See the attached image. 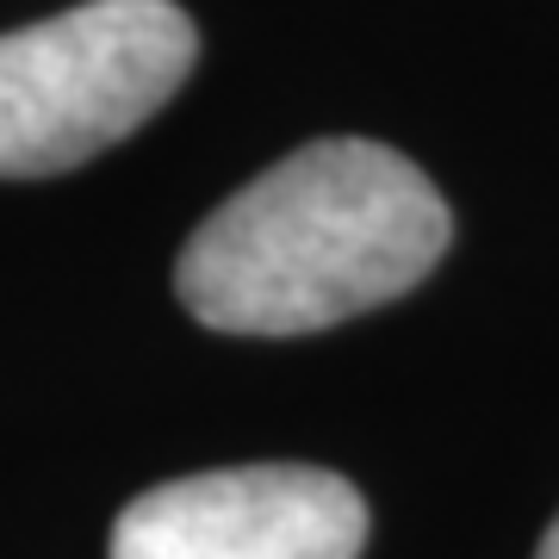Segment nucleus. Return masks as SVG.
Wrapping results in <instances>:
<instances>
[{"instance_id":"nucleus-1","label":"nucleus","mask_w":559,"mask_h":559,"mask_svg":"<svg viewBox=\"0 0 559 559\" xmlns=\"http://www.w3.org/2000/svg\"><path fill=\"white\" fill-rule=\"evenodd\" d=\"M448 237L454 218L411 156L367 138H318L193 230L175 293L224 336H305L411 293Z\"/></svg>"},{"instance_id":"nucleus-3","label":"nucleus","mask_w":559,"mask_h":559,"mask_svg":"<svg viewBox=\"0 0 559 559\" xmlns=\"http://www.w3.org/2000/svg\"><path fill=\"white\" fill-rule=\"evenodd\" d=\"M367 503L323 466H224L143 491L112 522V559H360Z\"/></svg>"},{"instance_id":"nucleus-2","label":"nucleus","mask_w":559,"mask_h":559,"mask_svg":"<svg viewBox=\"0 0 559 559\" xmlns=\"http://www.w3.org/2000/svg\"><path fill=\"white\" fill-rule=\"evenodd\" d=\"M200 32L175 0H87L0 32V180L62 175L180 94Z\"/></svg>"},{"instance_id":"nucleus-4","label":"nucleus","mask_w":559,"mask_h":559,"mask_svg":"<svg viewBox=\"0 0 559 559\" xmlns=\"http://www.w3.org/2000/svg\"><path fill=\"white\" fill-rule=\"evenodd\" d=\"M535 559H559V516H554V528H547V540H540Z\"/></svg>"}]
</instances>
